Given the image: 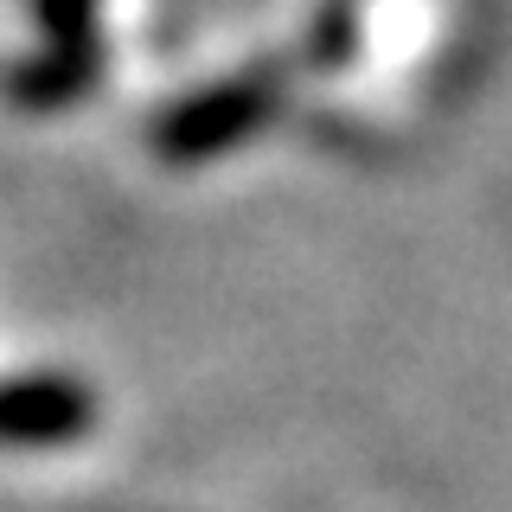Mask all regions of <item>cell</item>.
Returning a JSON list of instances; mask_svg holds the SVG:
<instances>
[{"label":"cell","mask_w":512,"mask_h":512,"mask_svg":"<svg viewBox=\"0 0 512 512\" xmlns=\"http://www.w3.org/2000/svg\"><path fill=\"white\" fill-rule=\"evenodd\" d=\"M269 109H276V90L244 77V84H224L212 96H192L186 109H173L167 122H160V154L167 160H212L224 154L231 141H244L256 122H269Z\"/></svg>","instance_id":"1"},{"label":"cell","mask_w":512,"mask_h":512,"mask_svg":"<svg viewBox=\"0 0 512 512\" xmlns=\"http://www.w3.org/2000/svg\"><path fill=\"white\" fill-rule=\"evenodd\" d=\"M96 423V397L77 378H13L0 384V442L7 448H58Z\"/></svg>","instance_id":"2"}]
</instances>
